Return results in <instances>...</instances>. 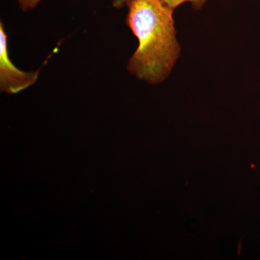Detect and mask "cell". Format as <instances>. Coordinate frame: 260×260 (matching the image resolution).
<instances>
[{"label": "cell", "instance_id": "obj_1", "mask_svg": "<svg viewBox=\"0 0 260 260\" xmlns=\"http://www.w3.org/2000/svg\"><path fill=\"white\" fill-rule=\"evenodd\" d=\"M126 6V25L139 42L126 69L145 83H162L169 78L181 55L174 10L161 0H131Z\"/></svg>", "mask_w": 260, "mask_h": 260}, {"label": "cell", "instance_id": "obj_5", "mask_svg": "<svg viewBox=\"0 0 260 260\" xmlns=\"http://www.w3.org/2000/svg\"><path fill=\"white\" fill-rule=\"evenodd\" d=\"M129 1L131 0H113L112 5L116 9H121L123 7L126 6Z\"/></svg>", "mask_w": 260, "mask_h": 260}, {"label": "cell", "instance_id": "obj_3", "mask_svg": "<svg viewBox=\"0 0 260 260\" xmlns=\"http://www.w3.org/2000/svg\"><path fill=\"white\" fill-rule=\"evenodd\" d=\"M164 4L175 10L179 5L185 3H190L193 9L198 11L202 9L203 5L205 4L208 0H161Z\"/></svg>", "mask_w": 260, "mask_h": 260}, {"label": "cell", "instance_id": "obj_4", "mask_svg": "<svg viewBox=\"0 0 260 260\" xmlns=\"http://www.w3.org/2000/svg\"><path fill=\"white\" fill-rule=\"evenodd\" d=\"M42 0H18V5L20 9L23 13H26L29 10L37 8Z\"/></svg>", "mask_w": 260, "mask_h": 260}, {"label": "cell", "instance_id": "obj_2", "mask_svg": "<svg viewBox=\"0 0 260 260\" xmlns=\"http://www.w3.org/2000/svg\"><path fill=\"white\" fill-rule=\"evenodd\" d=\"M40 70H19L10 57L8 37L0 22V90L8 94L18 93L37 83Z\"/></svg>", "mask_w": 260, "mask_h": 260}]
</instances>
